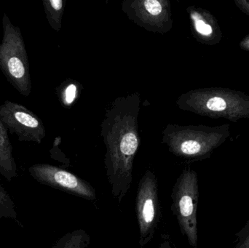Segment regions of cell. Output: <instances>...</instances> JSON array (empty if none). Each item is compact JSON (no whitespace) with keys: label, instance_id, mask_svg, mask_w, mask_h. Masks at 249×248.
<instances>
[{"label":"cell","instance_id":"obj_13","mask_svg":"<svg viewBox=\"0 0 249 248\" xmlns=\"http://www.w3.org/2000/svg\"><path fill=\"white\" fill-rule=\"evenodd\" d=\"M206 106L209 110L221 112V111H224L226 109L227 104L224 99L219 97H214L208 100Z\"/></svg>","mask_w":249,"mask_h":248},{"label":"cell","instance_id":"obj_3","mask_svg":"<svg viewBox=\"0 0 249 248\" xmlns=\"http://www.w3.org/2000/svg\"><path fill=\"white\" fill-rule=\"evenodd\" d=\"M171 211L175 216L180 231L190 246L197 248V205L199 185L194 170L186 168L177 178L171 195Z\"/></svg>","mask_w":249,"mask_h":248},{"label":"cell","instance_id":"obj_8","mask_svg":"<svg viewBox=\"0 0 249 248\" xmlns=\"http://www.w3.org/2000/svg\"><path fill=\"white\" fill-rule=\"evenodd\" d=\"M90 236L84 230H75L64 234L51 248H88Z\"/></svg>","mask_w":249,"mask_h":248},{"label":"cell","instance_id":"obj_6","mask_svg":"<svg viewBox=\"0 0 249 248\" xmlns=\"http://www.w3.org/2000/svg\"><path fill=\"white\" fill-rule=\"evenodd\" d=\"M29 173L42 184L86 200H97L96 189L90 183L67 170L49 164H36L29 167Z\"/></svg>","mask_w":249,"mask_h":248},{"label":"cell","instance_id":"obj_5","mask_svg":"<svg viewBox=\"0 0 249 248\" xmlns=\"http://www.w3.org/2000/svg\"><path fill=\"white\" fill-rule=\"evenodd\" d=\"M0 121L20 142L40 144L46 135L42 120L34 112L10 100L0 105Z\"/></svg>","mask_w":249,"mask_h":248},{"label":"cell","instance_id":"obj_2","mask_svg":"<svg viewBox=\"0 0 249 248\" xmlns=\"http://www.w3.org/2000/svg\"><path fill=\"white\" fill-rule=\"evenodd\" d=\"M3 36L0 43V70L8 83L25 97L32 92L30 66L24 39L18 26L8 16L2 17Z\"/></svg>","mask_w":249,"mask_h":248},{"label":"cell","instance_id":"obj_17","mask_svg":"<svg viewBox=\"0 0 249 248\" xmlns=\"http://www.w3.org/2000/svg\"><path fill=\"white\" fill-rule=\"evenodd\" d=\"M235 248H249V235L246 238L237 242Z\"/></svg>","mask_w":249,"mask_h":248},{"label":"cell","instance_id":"obj_12","mask_svg":"<svg viewBox=\"0 0 249 248\" xmlns=\"http://www.w3.org/2000/svg\"><path fill=\"white\" fill-rule=\"evenodd\" d=\"M193 20L195 21V26H196V30L198 33L201 34L205 35V36H209L212 33V28L210 25L207 24L205 23L203 20L199 17V15L197 13H194L192 15Z\"/></svg>","mask_w":249,"mask_h":248},{"label":"cell","instance_id":"obj_9","mask_svg":"<svg viewBox=\"0 0 249 248\" xmlns=\"http://www.w3.org/2000/svg\"><path fill=\"white\" fill-rule=\"evenodd\" d=\"M42 2L48 23L54 30H59L61 27L64 1L62 0H43Z\"/></svg>","mask_w":249,"mask_h":248},{"label":"cell","instance_id":"obj_1","mask_svg":"<svg viewBox=\"0 0 249 248\" xmlns=\"http://www.w3.org/2000/svg\"><path fill=\"white\" fill-rule=\"evenodd\" d=\"M112 129L107 131L105 169L111 192L121 204L133 182V160L139 148L136 116L113 114Z\"/></svg>","mask_w":249,"mask_h":248},{"label":"cell","instance_id":"obj_15","mask_svg":"<svg viewBox=\"0 0 249 248\" xmlns=\"http://www.w3.org/2000/svg\"><path fill=\"white\" fill-rule=\"evenodd\" d=\"M249 235V219L247 221V224L244 225V227L238 231L236 234L237 241H240V240H243V239L246 238L247 236Z\"/></svg>","mask_w":249,"mask_h":248},{"label":"cell","instance_id":"obj_7","mask_svg":"<svg viewBox=\"0 0 249 248\" xmlns=\"http://www.w3.org/2000/svg\"><path fill=\"white\" fill-rule=\"evenodd\" d=\"M0 174L7 180L17 176V165L13 154V146L8 131L0 121Z\"/></svg>","mask_w":249,"mask_h":248},{"label":"cell","instance_id":"obj_16","mask_svg":"<svg viewBox=\"0 0 249 248\" xmlns=\"http://www.w3.org/2000/svg\"><path fill=\"white\" fill-rule=\"evenodd\" d=\"M159 248H174L170 240L169 237L165 234H162V240H161Z\"/></svg>","mask_w":249,"mask_h":248},{"label":"cell","instance_id":"obj_14","mask_svg":"<svg viewBox=\"0 0 249 248\" xmlns=\"http://www.w3.org/2000/svg\"><path fill=\"white\" fill-rule=\"evenodd\" d=\"M76 92H77V87L74 84H70L67 87L65 90L66 103L70 104L74 101L76 97Z\"/></svg>","mask_w":249,"mask_h":248},{"label":"cell","instance_id":"obj_11","mask_svg":"<svg viewBox=\"0 0 249 248\" xmlns=\"http://www.w3.org/2000/svg\"><path fill=\"white\" fill-rule=\"evenodd\" d=\"M145 11L152 16H159L162 14V4L158 0H146L143 1Z\"/></svg>","mask_w":249,"mask_h":248},{"label":"cell","instance_id":"obj_10","mask_svg":"<svg viewBox=\"0 0 249 248\" xmlns=\"http://www.w3.org/2000/svg\"><path fill=\"white\" fill-rule=\"evenodd\" d=\"M15 217L14 205L7 192L0 185V218Z\"/></svg>","mask_w":249,"mask_h":248},{"label":"cell","instance_id":"obj_4","mask_svg":"<svg viewBox=\"0 0 249 248\" xmlns=\"http://www.w3.org/2000/svg\"><path fill=\"white\" fill-rule=\"evenodd\" d=\"M135 208L139 230V246L143 248L155 237L162 218L158 179L150 170H146L139 181Z\"/></svg>","mask_w":249,"mask_h":248}]
</instances>
